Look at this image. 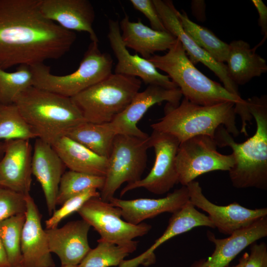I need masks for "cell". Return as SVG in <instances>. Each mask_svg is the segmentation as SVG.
I'll use <instances>...</instances> for the list:
<instances>
[{"label": "cell", "instance_id": "6da1fadb", "mask_svg": "<svg viewBox=\"0 0 267 267\" xmlns=\"http://www.w3.org/2000/svg\"><path fill=\"white\" fill-rule=\"evenodd\" d=\"M76 38L43 15L40 0H0V69L60 58Z\"/></svg>", "mask_w": 267, "mask_h": 267}, {"label": "cell", "instance_id": "7a4b0ae2", "mask_svg": "<svg viewBox=\"0 0 267 267\" xmlns=\"http://www.w3.org/2000/svg\"><path fill=\"white\" fill-rule=\"evenodd\" d=\"M256 124L254 134L242 143L236 142L223 126L217 129V146H228L234 164L228 171L232 185L237 188L267 189V96H253L246 100Z\"/></svg>", "mask_w": 267, "mask_h": 267}, {"label": "cell", "instance_id": "3957f363", "mask_svg": "<svg viewBox=\"0 0 267 267\" xmlns=\"http://www.w3.org/2000/svg\"><path fill=\"white\" fill-rule=\"evenodd\" d=\"M155 67L166 73L179 89L184 98L200 105L210 106L231 102L241 120V132L247 134L248 123L253 119L246 100L229 92L221 84L212 80L195 67L179 40L164 55H153L148 59Z\"/></svg>", "mask_w": 267, "mask_h": 267}, {"label": "cell", "instance_id": "277c9868", "mask_svg": "<svg viewBox=\"0 0 267 267\" xmlns=\"http://www.w3.org/2000/svg\"><path fill=\"white\" fill-rule=\"evenodd\" d=\"M14 103L37 138L51 146L86 122L71 98L34 86L24 90Z\"/></svg>", "mask_w": 267, "mask_h": 267}, {"label": "cell", "instance_id": "5b68a950", "mask_svg": "<svg viewBox=\"0 0 267 267\" xmlns=\"http://www.w3.org/2000/svg\"><path fill=\"white\" fill-rule=\"evenodd\" d=\"M164 111V116L150 126L153 131L175 136L180 143L197 135L214 138L215 132L220 126H223L233 137L239 134L233 102L204 106L183 98L176 106L167 103Z\"/></svg>", "mask_w": 267, "mask_h": 267}, {"label": "cell", "instance_id": "8992f818", "mask_svg": "<svg viewBox=\"0 0 267 267\" xmlns=\"http://www.w3.org/2000/svg\"><path fill=\"white\" fill-rule=\"evenodd\" d=\"M141 84L136 77L112 73L71 98L86 122L108 123L129 105Z\"/></svg>", "mask_w": 267, "mask_h": 267}, {"label": "cell", "instance_id": "52a82bcc", "mask_svg": "<svg viewBox=\"0 0 267 267\" xmlns=\"http://www.w3.org/2000/svg\"><path fill=\"white\" fill-rule=\"evenodd\" d=\"M113 60L108 53L102 52L98 43L91 42L79 67L66 75L52 74L44 63L30 66L33 86L71 98L112 74Z\"/></svg>", "mask_w": 267, "mask_h": 267}, {"label": "cell", "instance_id": "ba28073f", "mask_svg": "<svg viewBox=\"0 0 267 267\" xmlns=\"http://www.w3.org/2000/svg\"><path fill=\"white\" fill-rule=\"evenodd\" d=\"M150 148L149 136L116 134L114 138L100 198L109 202L125 182L134 183L141 179L146 166L147 152Z\"/></svg>", "mask_w": 267, "mask_h": 267}, {"label": "cell", "instance_id": "9c48e42d", "mask_svg": "<svg viewBox=\"0 0 267 267\" xmlns=\"http://www.w3.org/2000/svg\"><path fill=\"white\" fill-rule=\"evenodd\" d=\"M214 138L197 135L180 143L176 164L178 181L186 186L199 176L214 171H229L234 164L233 154L218 151Z\"/></svg>", "mask_w": 267, "mask_h": 267}, {"label": "cell", "instance_id": "30bf717a", "mask_svg": "<svg viewBox=\"0 0 267 267\" xmlns=\"http://www.w3.org/2000/svg\"><path fill=\"white\" fill-rule=\"evenodd\" d=\"M77 213L99 234L98 240L116 244H127L146 234L151 228L144 222L135 225L123 220L121 209L100 197L87 201Z\"/></svg>", "mask_w": 267, "mask_h": 267}, {"label": "cell", "instance_id": "8fae6325", "mask_svg": "<svg viewBox=\"0 0 267 267\" xmlns=\"http://www.w3.org/2000/svg\"><path fill=\"white\" fill-rule=\"evenodd\" d=\"M149 142L150 148H153L155 154L151 170L145 178L127 184L121 191L120 196L140 187L153 194H163L178 183L176 164L180 144L178 140L171 134L153 131L149 136Z\"/></svg>", "mask_w": 267, "mask_h": 267}, {"label": "cell", "instance_id": "7c38bea8", "mask_svg": "<svg viewBox=\"0 0 267 267\" xmlns=\"http://www.w3.org/2000/svg\"><path fill=\"white\" fill-rule=\"evenodd\" d=\"M186 186L189 201L208 214L215 228L221 233L229 235L267 216V208L249 209L236 202L225 206L216 205L205 196L198 181L193 180Z\"/></svg>", "mask_w": 267, "mask_h": 267}, {"label": "cell", "instance_id": "4fadbf2b", "mask_svg": "<svg viewBox=\"0 0 267 267\" xmlns=\"http://www.w3.org/2000/svg\"><path fill=\"white\" fill-rule=\"evenodd\" d=\"M152 1L166 30L179 40L192 63L203 64L215 74L229 92L242 98L238 86L228 75L226 65L216 61L185 32L178 18V10L173 1L168 0Z\"/></svg>", "mask_w": 267, "mask_h": 267}, {"label": "cell", "instance_id": "5bb4252c", "mask_svg": "<svg viewBox=\"0 0 267 267\" xmlns=\"http://www.w3.org/2000/svg\"><path fill=\"white\" fill-rule=\"evenodd\" d=\"M182 96L179 88L167 89L150 85L138 92L129 105L111 122L108 123L115 134L147 138L149 136L137 127V123L148 110L156 104L167 101L173 106L178 105Z\"/></svg>", "mask_w": 267, "mask_h": 267}, {"label": "cell", "instance_id": "9a60e30c", "mask_svg": "<svg viewBox=\"0 0 267 267\" xmlns=\"http://www.w3.org/2000/svg\"><path fill=\"white\" fill-rule=\"evenodd\" d=\"M108 23L107 38L117 60L115 74L136 77L148 85H158L167 89L178 88L168 76L160 73L149 60L137 53L133 55L129 52L122 41L118 20L109 19Z\"/></svg>", "mask_w": 267, "mask_h": 267}, {"label": "cell", "instance_id": "2e32d148", "mask_svg": "<svg viewBox=\"0 0 267 267\" xmlns=\"http://www.w3.org/2000/svg\"><path fill=\"white\" fill-rule=\"evenodd\" d=\"M32 147L30 140L4 142L0 159V186L27 195L32 183Z\"/></svg>", "mask_w": 267, "mask_h": 267}, {"label": "cell", "instance_id": "e0dca14e", "mask_svg": "<svg viewBox=\"0 0 267 267\" xmlns=\"http://www.w3.org/2000/svg\"><path fill=\"white\" fill-rule=\"evenodd\" d=\"M25 220L21 241L22 267H55L42 216L30 194L25 195Z\"/></svg>", "mask_w": 267, "mask_h": 267}, {"label": "cell", "instance_id": "ac0fdd59", "mask_svg": "<svg viewBox=\"0 0 267 267\" xmlns=\"http://www.w3.org/2000/svg\"><path fill=\"white\" fill-rule=\"evenodd\" d=\"M41 11L47 19L63 28L87 33L91 42L98 43L93 28L95 14L88 0H40Z\"/></svg>", "mask_w": 267, "mask_h": 267}, {"label": "cell", "instance_id": "d6986e66", "mask_svg": "<svg viewBox=\"0 0 267 267\" xmlns=\"http://www.w3.org/2000/svg\"><path fill=\"white\" fill-rule=\"evenodd\" d=\"M90 227L82 219L69 222L60 228L45 229L49 251L58 257L61 266H78L90 250Z\"/></svg>", "mask_w": 267, "mask_h": 267}, {"label": "cell", "instance_id": "ffe728a7", "mask_svg": "<svg viewBox=\"0 0 267 267\" xmlns=\"http://www.w3.org/2000/svg\"><path fill=\"white\" fill-rule=\"evenodd\" d=\"M188 201V188L182 186L161 198L123 200L113 197L109 202L121 209L122 217L125 221L137 225L164 213L173 214Z\"/></svg>", "mask_w": 267, "mask_h": 267}, {"label": "cell", "instance_id": "44dd1931", "mask_svg": "<svg viewBox=\"0 0 267 267\" xmlns=\"http://www.w3.org/2000/svg\"><path fill=\"white\" fill-rule=\"evenodd\" d=\"M65 167L51 145L36 139L32 155V173L41 184L50 215L56 210L59 185Z\"/></svg>", "mask_w": 267, "mask_h": 267}, {"label": "cell", "instance_id": "7402d4cb", "mask_svg": "<svg viewBox=\"0 0 267 267\" xmlns=\"http://www.w3.org/2000/svg\"><path fill=\"white\" fill-rule=\"evenodd\" d=\"M208 239L215 246V250L206 261L198 267H227L235 257L247 247L267 236V216L256 221L250 225L239 229L223 239L217 238L208 231Z\"/></svg>", "mask_w": 267, "mask_h": 267}, {"label": "cell", "instance_id": "603a6c76", "mask_svg": "<svg viewBox=\"0 0 267 267\" xmlns=\"http://www.w3.org/2000/svg\"><path fill=\"white\" fill-rule=\"evenodd\" d=\"M198 226L215 228L208 216L198 211L188 201L173 214L166 229L150 248L134 258L124 260L119 267H137L139 265L148 266L153 264L155 261L154 251L161 245L178 235Z\"/></svg>", "mask_w": 267, "mask_h": 267}, {"label": "cell", "instance_id": "cb8c5ba5", "mask_svg": "<svg viewBox=\"0 0 267 267\" xmlns=\"http://www.w3.org/2000/svg\"><path fill=\"white\" fill-rule=\"evenodd\" d=\"M121 36L126 47L148 59L156 52L169 50L177 38L167 31H159L143 24L139 20L131 21L125 15L119 22Z\"/></svg>", "mask_w": 267, "mask_h": 267}, {"label": "cell", "instance_id": "d4e9b609", "mask_svg": "<svg viewBox=\"0 0 267 267\" xmlns=\"http://www.w3.org/2000/svg\"><path fill=\"white\" fill-rule=\"evenodd\" d=\"M52 146L69 170L105 176L108 158L96 154L66 136L59 139Z\"/></svg>", "mask_w": 267, "mask_h": 267}, {"label": "cell", "instance_id": "484cf974", "mask_svg": "<svg viewBox=\"0 0 267 267\" xmlns=\"http://www.w3.org/2000/svg\"><path fill=\"white\" fill-rule=\"evenodd\" d=\"M228 44L226 65L230 78L237 86L243 85L267 72L266 60L247 42L235 40Z\"/></svg>", "mask_w": 267, "mask_h": 267}, {"label": "cell", "instance_id": "4316f807", "mask_svg": "<svg viewBox=\"0 0 267 267\" xmlns=\"http://www.w3.org/2000/svg\"><path fill=\"white\" fill-rule=\"evenodd\" d=\"M116 134L108 123L84 122L71 129L66 136L96 154L108 158Z\"/></svg>", "mask_w": 267, "mask_h": 267}, {"label": "cell", "instance_id": "83f0119b", "mask_svg": "<svg viewBox=\"0 0 267 267\" xmlns=\"http://www.w3.org/2000/svg\"><path fill=\"white\" fill-rule=\"evenodd\" d=\"M98 244L90 249L78 267H109L120 266L124 258L136 250L138 242L133 240L122 245L97 240Z\"/></svg>", "mask_w": 267, "mask_h": 267}, {"label": "cell", "instance_id": "f1b7e54d", "mask_svg": "<svg viewBox=\"0 0 267 267\" xmlns=\"http://www.w3.org/2000/svg\"><path fill=\"white\" fill-rule=\"evenodd\" d=\"M177 15L185 32L216 61L226 62L229 44L219 39L211 31L199 25L188 17L186 13L178 10Z\"/></svg>", "mask_w": 267, "mask_h": 267}, {"label": "cell", "instance_id": "f546056e", "mask_svg": "<svg viewBox=\"0 0 267 267\" xmlns=\"http://www.w3.org/2000/svg\"><path fill=\"white\" fill-rule=\"evenodd\" d=\"M25 220V213L20 214L0 223V239L10 267H22L21 241Z\"/></svg>", "mask_w": 267, "mask_h": 267}, {"label": "cell", "instance_id": "4dcf8cb0", "mask_svg": "<svg viewBox=\"0 0 267 267\" xmlns=\"http://www.w3.org/2000/svg\"><path fill=\"white\" fill-rule=\"evenodd\" d=\"M105 177L97 176L71 170L65 172L59 185L56 205H61L68 199L92 188L101 190Z\"/></svg>", "mask_w": 267, "mask_h": 267}, {"label": "cell", "instance_id": "1f68e13d", "mask_svg": "<svg viewBox=\"0 0 267 267\" xmlns=\"http://www.w3.org/2000/svg\"><path fill=\"white\" fill-rule=\"evenodd\" d=\"M37 136L14 104L0 103V140L27 139Z\"/></svg>", "mask_w": 267, "mask_h": 267}, {"label": "cell", "instance_id": "d6a6232c", "mask_svg": "<svg viewBox=\"0 0 267 267\" xmlns=\"http://www.w3.org/2000/svg\"><path fill=\"white\" fill-rule=\"evenodd\" d=\"M33 84V74L29 66L19 65L13 72L0 69V103H14L18 96Z\"/></svg>", "mask_w": 267, "mask_h": 267}, {"label": "cell", "instance_id": "836d02e7", "mask_svg": "<svg viewBox=\"0 0 267 267\" xmlns=\"http://www.w3.org/2000/svg\"><path fill=\"white\" fill-rule=\"evenodd\" d=\"M98 197H100V192L96 189L92 188L68 199L45 221V229L57 227L63 219L74 212H77L87 201L91 198Z\"/></svg>", "mask_w": 267, "mask_h": 267}, {"label": "cell", "instance_id": "e575fe53", "mask_svg": "<svg viewBox=\"0 0 267 267\" xmlns=\"http://www.w3.org/2000/svg\"><path fill=\"white\" fill-rule=\"evenodd\" d=\"M26 209L25 195L0 186V223Z\"/></svg>", "mask_w": 267, "mask_h": 267}, {"label": "cell", "instance_id": "d590c367", "mask_svg": "<svg viewBox=\"0 0 267 267\" xmlns=\"http://www.w3.org/2000/svg\"><path fill=\"white\" fill-rule=\"evenodd\" d=\"M130 1L135 9L147 18L152 29L159 31H167L152 0H131Z\"/></svg>", "mask_w": 267, "mask_h": 267}, {"label": "cell", "instance_id": "8d00e7d4", "mask_svg": "<svg viewBox=\"0 0 267 267\" xmlns=\"http://www.w3.org/2000/svg\"><path fill=\"white\" fill-rule=\"evenodd\" d=\"M244 267H267V245L255 242L250 245V254Z\"/></svg>", "mask_w": 267, "mask_h": 267}, {"label": "cell", "instance_id": "74e56055", "mask_svg": "<svg viewBox=\"0 0 267 267\" xmlns=\"http://www.w3.org/2000/svg\"><path fill=\"white\" fill-rule=\"evenodd\" d=\"M252 1L259 13V25L261 29V33L264 35L261 42L253 48L256 50L258 47L264 43L267 38V7L262 0H252Z\"/></svg>", "mask_w": 267, "mask_h": 267}, {"label": "cell", "instance_id": "f35d334b", "mask_svg": "<svg viewBox=\"0 0 267 267\" xmlns=\"http://www.w3.org/2000/svg\"><path fill=\"white\" fill-rule=\"evenodd\" d=\"M205 8L206 5L204 0H194L192 1V13L197 20L201 21L205 20Z\"/></svg>", "mask_w": 267, "mask_h": 267}, {"label": "cell", "instance_id": "ab89813d", "mask_svg": "<svg viewBox=\"0 0 267 267\" xmlns=\"http://www.w3.org/2000/svg\"><path fill=\"white\" fill-rule=\"evenodd\" d=\"M0 267H10L7 257L0 239Z\"/></svg>", "mask_w": 267, "mask_h": 267}, {"label": "cell", "instance_id": "60d3db41", "mask_svg": "<svg viewBox=\"0 0 267 267\" xmlns=\"http://www.w3.org/2000/svg\"><path fill=\"white\" fill-rule=\"evenodd\" d=\"M248 253L246 252L239 259L238 263L232 267H244L246 261L248 257Z\"/></svg>", "mask_w": 267, "mask_h": 267}, {"label": "cell", "instance_id": "b9f144b4", "mask_svg": "<svg viewBox=\"0 0 267 267\" xmlns=\"http://www.w3.org/2000/svg\"><path fill=\"white\" fill-rule=\"evenodd\" d=\"M3 150H4V142L3 143L0 142V155L1 154V153H3Z\"/></svg>", "mask_w": 267, "mask_h": 267}, {"label": "cell", "instance_id": "7bdbcfd3", "mask_svg": "<svg viewBox=\"0 0 267 267\" xmlns=\"http://www.w3.org/2000/svg\"><path fill=\"white\" fill-rule=\"evenodd\" d=\"M61 267H78V266H61Z\"/></svg>", "mask_w": 267, "mask_h": 267}]
</instances>
